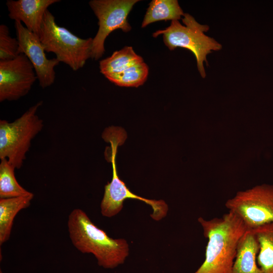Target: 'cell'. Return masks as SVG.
Listing matches in <instances>:
<instances>
[{
	"label": "cell",
	"mask_w": 273,
	"mask_h": 273,
	"mask_svg": "<svg viewBox=\"0 0 273 273\" xmlns=\"http://www.w3.org/2000/svg\"><path fill=\"white\" fill-rule=\"evenodd\" d=\"M198 220L208 242L204 261L194 273H230L239 243L248 228L231 211L221 217H200Z\"/></svg>",
	"instance_id": "1"
},
{
	"label": "cell",
	"mask_w": 273,
	"mask_h": 273,
	"mask_svg": "<svg viewBox=\"0 0 273 273\" xmlns=\"http://www.w3.org/2000/svg\"><path fill=\"white\" fill-rule=\"evenodd\" d=\"M67 226L73 246L81 253L93 254L100 266L113 268L123 263L128 255L129 246L125 240L109 237L80 209L71 212Z\"/></svg>",
	"instance_id": "2"
},
{
	"label": "cell",
	"mask_w": 273,
	"mask_h": 273,
	"mask_svg": "<svg viewBox=\"0 0 273 273\" xmlns=\"http://www.w3.org/2000/svg\"><path fill=\"white\" fill-rule=\"evenodd\" d=\"M102 137L111 145L110 161L112 165V178L105 186L100 206L102 214L107 217L114 216L122 210L124 201L126 199H133L142 201L152 207L153 211L151 216L153 219L159 220L164 217L168 210L165 201L146 199L134 194L118 176L116 158L118 147L122 145L126 138L124 130L121 127L111 126L105 130Z\"/></svg>",
	"instance_id": "3"
},
{
	"label": "cell",
	"mask_w": 273,
	"mask_h": 273,
	"mask_svg": "<svg viewBox=\"0 0 273 273\" xmlns=\"http://www.w3.org/2000/svg\"><path fill=\"white\" fill-rule=\"evenodd\" d=\"M42 104L38 102L13 122L0 120V159L8 160L15 169L23 166L32 140L43 128V120L37 115Z\"/></svg>",
	"instance_id": "4"
},
{
	"label": "cell",
	"mask_w": 273,
	"mask_h": 273,
	"mask_svg": "<svg viewBox=\"0 0 273 273\" xmlns=\"http://www.w3.org/2000/svg\"><path fill=\"white\" fill-rule=\"evenodd\" d=\"M39 38L45 51L52 52L73 71L82 68L92 55L93 38H81L58 25L48 10L44 16Z\"/></svg>",
	"instance_id": "5"
},
{
	"label": "cell",
	"mask_w": 273,
	"mask_h": 273,
	"mask_svg": "<svg viewBox=\"0 0 273 273\" xmlns=\"http://www.w3.org/2000/svg\"><path fill=\"white\" fill-rule=\"evenodd\" d=\"M183 17L182 21L185 26L178 20H173L169 26L156 31L153 33V36L156 37L162 34L164 43L170 51L176 48H183L191 51L196 57L201 76L205 78L206 73L203 62H206L208 65L207 55L211 51H219L222 46L204 34L209 29L208 25L200 24L189 14H185Z\"/></svg>",
	"instance_id": "6"
},
{
	"label": "cell",
	"mask_w": 273,
	"mask_h": 273,
	"mask_svg": "<svg viewBox=\"0 0 273 273\" xmlns=\"http://www.w3.org/2000/svg\"><path fill=\"white\" fill-rule=\"evenodd\" d=\"M229 211L236 214L248 230L273 222V185H257L239 191L225 204Z\"/></svg>",
	"instance_id": "7"
},
{
	"label": "cell",
	"mask_w": 273,
	"mask_h": 273,
	"mask_svg": "<svg viewBox=\"0 0 273 273\" xmlns=\"http://www.w3.org/2000/svg\"><path fill=\"white\" fill-rule=\"evenodd\" d=\"M138 0H92L89 5L98 19L99 29L93 38L91 58L97 60L105 53V41L112 31H129L127 16Z\"/></svg>",
	"instance_id": "8"
},
{
	"label": "cell",
	"mask_w": 273,
	"mask_h": 273,
	"mask_svg": "<svg viewBox=\"0 0 273 273\" xmlns=\"http://www.w3.org/2000/svg\"><path fill=\"white\" fill-rule=\"evenodd\" d=\"M37 79L33 66L24 54L0 60V102L19 100L26 96Z\"/></svg>",
	"instance_id": "9"
},
{
	"label": "cell",
	"mask_w": 273,
	"mask_h": 273,
	"mask_svg": "<svg viewBox=\"0 0 273 273\" xmlns=\"http://www.w3.org/2000/svg\"><path fill=\"white\" fill-rule=\"evenodd\" d=\"M14 26L19 44V53L24 54L32 64L39 85L42 88L51 86L56 78L55 68L60 62L56 58H47L39 37L21 22L15 21Z\"/></svg>",
	"instance_id": "10"
},
{
	"label": "cell",
	"mask_w": 273,
	"mask_h": 273,
	"mask_svg": "<svg viewBox=\"0 0 273 273\" xmlns=\"http://www.w3.org/2000/svg\"><path fill=\"white\" fill-rule=\"evenodd\" d=\"M59 0H8L9 18L23 23L29 31L39 36L44 14L48 8Z\"/></svg>",
	"instance_id": "11"
},
{
	"label": "cell",
	"mask_w": 273,
	"mask_h": 273,
	"mask_svg": "<svg viewBox=\"0 0 273 273\" xmlns=\"http://www.w3.org/2000/svg\"><path fill=\"white\" fill-rule=\"evenodd\" d=\"M259 245L251 230L241 239L230 273H261L257 262Z\"/></svg>",
	"instance_id": "12"
},
{
	"label": "cell",
	"mask_w": 273,
	"mask_h": 273,
	"mask_svg": "<svg viewBox=\"0 0 273 273\" xmlns=\"http://www.w3.org/2000/svg\"><path fill=\"white\" fill-rule=\"evenodd\" d=\"M33 194L10 198L0 199V245L10 237L14 218L19 211L28 207Z\"/></svg>",
	"instance_id": "13"
},
{
	"label": "cell",
	"mask_w": 273,
	"mask_h": 273,
	"mask_svg": "<svg viewBox=\"0 0 273 273\" xmlns=\"http://www.w3.org/2000/svg\"><path fill=\"white\" fill-rule=\"evenodd\" d=\"M251 230L259 245L257 262L261 273H273V222Z\"/></svg>",
	"instance_id": "14"
},
{
	"label": "cell",
	"mask_w": 273,
	"mask_h": 273,
	"mask_svg": "<svg viewBox=\"0 0 273 273\" xmlns=\"http://www.w3.org/2000/svg\"><path fill=\"white\" fill-rule=\"evenodd\" d=\"M184 14L177 0H153L149 4L142 27L161 20H178Z\"/></svg>",
	"instance_id": "15"
},
{
	"label": "cell",
	"mask_w": 273,
	"mask_h": 273,
	"mask_svg": "<svg viewBox=\"0 0 273 273\" xmlns=\"http://www.w3.org/2000/svg\"><path fill=\"white\" fill-rule=\"evenodd\" d=\"M144 62L143 58L137 55L131 47H125L114 52L108 58L100 61V72L105 76L121 72L135 64Z\"/></svg>",
	"instance_id": "16"
},
{
	"label": "cell",
	"mask_w": 273,
	"mask_h": 273,
	"mask_svg": "<svg viewBox=\"0 0 273 273\" xmlns=\"http://www.w3.org/2000/svg\"><path fill=\"white\" fill-rule=\"evenodd\" d=\"M15 168L8 160H1L0 199L26 196L32 193L18 183L15 177Z\"/></svg>",
	"instance_id": "17"
},
{
	"label": "cell",
	"mask_w": 273,
	"mask_h": 273,
	"mask_svg": "<svg viewBox=\"0 0 273 273\" xmlns=\"http://www.w3.org/2000/svg\"><path fill=\"white\" fill-rule=\"evenodd\" d=\"M148 74L149 67L143 62L132 65L121 72L107 75L105 77L118 86L138 87L146 81Z\"/></svg>",
	"instance_id": "18"
},
{
	"label": "cell",
	"mask_w": 273,
	"mask_h": 273,
	"mask_svg": "<svg viewBox=\"0 0 273 273\" xmlns=\"http://www.w3.org/2000/svg\"><path fill=\"white\" fill-rule=\"evenodd\" d=\"M19 44L17 38L10 35L6 25H0V60H12L19 54Z\"/></svg>",
	"instance_id": "19"
}]
</instances>
